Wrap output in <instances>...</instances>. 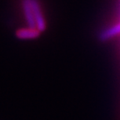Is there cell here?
Segmentation results:
<instances>
[{"label":"cell","instance_id":"1","mask_svg":"<svg viewBox=\"0 0 120 120\" xmlns=\"http://www.w3.org/2000/svg\"><path fill=\"white\" fill-rule=\"evenodd\" d=\"M120 34V23L114 25L113 27L108 28V29L104 30L103 32L101 33L100 34V39L104 41V40H108L109 38H112V37H115L116 35Z\"/></svg>","mask_w":120,"mask_h":120}]
</instances>
